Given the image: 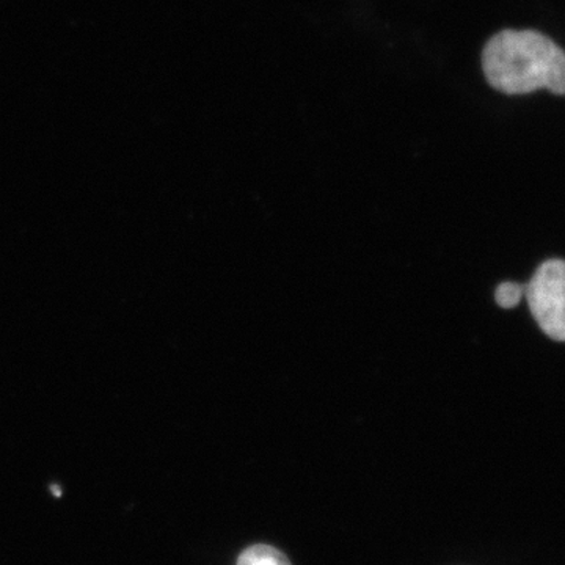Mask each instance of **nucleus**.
I'll return each instance as SVG.
<instances>
[{"label": "nucleus", "mask_w": 565, "mask_h": 565, "mask_svg": "<svg viewBox=\"0 0 565 565\" xmlns=\"http://www.w3.org/2000/svg\"><path fill=\"white\" fill-rule=\"evenodd\" d=\"M482 71L490 87L504 95H527L546 88L565 92L564 51L544 33L505 29L487 41Z\"/></svg>", "instance_id": "f257e3e1"}, {"label": "nucleus", "mask_w": 565, "mask_h": 565, "mask_svg": "<svg viewBox=\"0 0 565 565\" xmlns=\"http://www.w3.org/2000/svg\"><path fill=\"white\" fill-rule=\"evenodd\" d=\"M564 278V263L552 259L539 267L526 289L535 321L556 341H564L565 338Z\"/></svg>", "instance_id": "f03ea898"}, {"label": "nucleus", "mask_w": 565, "mask_h": 565, "mask_svg": "<svg viewBox=\"0 0 565 565\" xmlns=\"http://www.w3.org/2000/svg\"><path fill=\"white\" fill-rule=\"evenodd\" d=\"M237 565H291L280 550L270 545H253L241 555Z\"/></svg>", "instance_id": "7ed1b4c3"}, {"label": "nucleus", "mask_w": 565, "mask_h": 565, "mask_svg": "<svg viewBox=\"0 0 565 565\" xmlns=\"http://www.w3.org/2000/svg\"><path fill=\"white\" fill-rule=\"evenodd\" d=\"M497 302L503 308H514L522 299V288L515 282H503L497 289Z\"/></svg>", "instance_id": "20e7f679"}]
</instances>
